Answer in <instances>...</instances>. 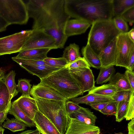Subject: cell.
Returning a JSON list of instances; mask_svg holds the SVG:
<instances>
[{"instance_id":"cell-1","label":"cell","mask_w":134,"mask_h":134,"mask_svg":"<svg viewBox=\"0 0 134 134\" xmlns=\"http://www.w3.org/2000/svg\"><path fill=\"white\" fill-rule=\"evenodd\" d=\"M26 5L29 17L34 20L32 30H43L55 39L57 48H63L68 38L65 27L71 18L65 0H30Z\"/></svg>"},{"instance_id":"cell-2","label":"cell","mask_w":134,"mask_h":134,"mask_svg":"<svg viewBox=\"0 0 134 134\" xmlns=\"http://www.w3.org/2000/svg\"><path fill=\"white\" fill-rule=\"evenodd\" d=\"M65 7L71 18L92 23L113 18L112 0H65Z\"/></svg>"},{"instance_id":"cell-3","label":"cell","mask_w":134,"mask_h":134,"mask_svg":"<svg viewBox=\"0 0 134 134\" xmlns=\"http://www.w3.org/2000/svg\"><path fill=\"white\" fill-rule=\"evenodd\" d=\"M40 83L54 90L67 100L83 95L84 93L67 66L40 79Z\"/></svg>"},{"instance_id":"cell-4","label":"cell","mask_w":134,"mask_h":134,"mask_svg":"<svg viewBox=\"0 0 134 134\" xmlns=\"http://www.w3.org/2000/svg\"><path fill=\"white\" fill-rule=\"evenodd\" d=\"M87 44L98 55L101 51L121 33L113 19L93 23Z\"/></svg>"},{"instance_id":"cell-5","label":"cell","mask_w":134,"mask_h":134,"mask_svg":"<svg viewBox=\"0 0 134 134\" xmlns=\"http://www.w3.org/2000/svg\"><path fill=\"white\" fill-rule=\"evenodd\" d=\"M34 98L39 111L53 124L61 134H65L68 126L69 119L66 110V100Z\"/></svg>"},{"instance_id":"cell-6","label":"cell","mask_w":134,"mask_h":134,"mask_svg":"<svg viewBox=\"0 0 134 134\" xmlns=\"http://www.w3.org/2000/svg\"><path fill=\"white\" fill-rule=\"evenodd\" d=\"M0 15L9 25L25 24L29 18L26 4L21 0H0Z\"/></svg>"},{"instance_id":"cell-7","label":"cell","mask_w":134,"mask_h":134,"mask_svg":"<svg viewBox=\"0 0 134 134\" xmlns=\"http://www.w3.org/2000/svg\"><path fill=\"white\" fill-rule=\"evenodd\" d=\"M32 30L22 31L0 38V56L20 52Z\"/></svg>"},{"instance_id":"cell-8","label":"cell","mask_w":134,"mask_h":134,"mask_svg":"<svg viewBox=\"0 0 134 134\" xmlns=\"http://www.w3.org/2000/svg\"><path fill=\"white\" fill-rule=\"evenodd\" d=\"M27 39L21 51L31 49L49 48L57 49L55 39L41 30H34Z\"/></svg>"},{"instance_id":"cell-9","label":"cell","mask_w":134,"mask_h":134,"mask_svg":"<svg viewBox=\"0 0 134 134\" xmlns=\"http://www.w3.org/2000/svg\"><path fill=\"white\" fill-rule=\"evenodd\" d=\"M117 58L116 66L126 69L132 52L134 51V42L127 33H120L116 37Z\"/></svg>"},{"instance_id":"cell-10","label":"cell","mask_w":134,"mask_h":134,"mask_svg":"<svg viewBox=\"0 0 134 134\" xmlns=\"http://www.w3.org/2000/svg\"><path fill=\"white\" fill-rule=\"evenodd\" d=\"M69 70L78 82L84 93L89 91L95 86L94 76L90 68Z\"/></svg>"},{"instance_id":"cell-11","label":"cell","mask_w":134,"mask_h":134,"mask_svg":"<svg viewBox=\"0 0 134 134\" xmlns=\"http://www.w3.org/2000/svg\"><path fill=\"white\" fill-rule=\"evenodd\" d=\"M98 126L87 124L75 118H69L68 127L65 134H100Z\"/></svg>"},{"instance_id":"cell-12","label":"cell","mask_w":134,"mask_h":134,"mask_svg":"<svg viewBox=\"0 0 134 134\" xmlns=\"http://www.w3.org/2000/svg\"><path fill=\"white\" fill-rule=\"evenodd\" d=\"M30 95L33 98L53 100H67L61 94L52 88L40 83L34 85L31 88Z\"/></svg>"},{"instance_id":"cell-13","label":"cell","mask_w":134,"mask_h":134,"mask_svg":"<svg viewBox=\"0 0 134 134\" xmlns=\"http://www.w3.org/2000/svg\"><path fill=\"white\" fill-rule=\"evenodd\" d=\"M92 24L91 22L82 19L74 18L70 19L66 24L65 34L68 38L82 34L86 31Z\"/></svg>"},{"instance_id":"cell-14","label":"cell","mask_w":134,"mask_h":134,"mask_svg":"<svg viewBox=\"0 0 134 134\" xmlns=\"http://www.w3.org/2000/svg\"><path fill=\"white\" fill-rule=\"evenodd\" d=\"M116 37L98 55L102 67L116 65L117 58Z\"/></svg>"},{"instance_id":"cell-15","label":"cell","mask_w":134,"mask_h":134,"mask_svg":"<svg viewBox=\"0 0 134 134\" xmlns=\"http://www.w3.org/2000/svg\"><path fill=\"white\" fill-rule=\"evenodd\" d=\"M33 120L35 127L42 134H61L53 124L39 111Z\"/></svg>"},{"instance_id":"cell-16","label":"cell","mask_w":134,"mask_h":134,"mask_svg":"<svg viewBox=\"0 0 134 134\" xmlns=\"http://www.w3.org/2000/svg\"><path fill=\"white\" fill-rule=\"evenodd\" d=\"M14 101L24 113L33 120L36 113L39 111L35 98L30 96H21Z\"/></svg>"},{"instance_id":"cell-17","label":"cell","mask_w":134,"mask_h":134,"mask_svg":"<svg viewBox=\"0 0 134 134\" xmlns=\"http://www.w3.org/2000/svg\"><path fill=\"white\" fill-rule=\"evenodd\" d=\"M20 66L30 74L38 77L40 79L44 78L53 72L60 68L48 66L19 64Z\"/></svg>"},{"instance_id":"cell-18","label":"cell","mask_w":134,"mask_h":134,"mask_svg":"<svg viewBox=\"0 0 134 134\" xmlns=\"http://www.w3.org/2000/svg\"><path fill=\"white\" fill-rule=\"evenodd\" d=\"M69 118H75L87 124L95 125L97 117L88 108L81 107L78 110L68 115Z\"/></svg>"},{"instance_id":"cell-19","label":"cell","mask_w":134,"mask_h":134,"mask_svg":"<svg viewBox=\"0 0 134 134\" xmlns=\"http://www.w3.org/2000/svg\"><path fill=\"white\" fill-rule=\"evenodd\" d=\"M70 100L78 104H85L89 105L100 102L114 101L111 97L93 93L88 94L79 97L74 98Z\"/></svg>"},{"instance_id":"cell-20","label":"cell","mask_w":134,"mask_h":134,"mask_svg":"<svg viewBox=\"0 0 134 134\" xmlns=\"http://www.w3.org/2000/svg\"><path fill=\"white\" fill-rule=\"evenodd\" d=\"M51 50V49L49 48H42L21 51L16 57L18 58L43 60L47 57V54Z\"/></svg>"},{"instance_id":"cell-21","label":"cell","mask_w":134,"mask_h":134,"mask_svg":"<svg viewBox=\"0 0 134 134\" xmlns=\"http://www.w3.org/2000/svg\"><path fill=\"white\" fill-rule=\"evenodd\" d=\"M83 58L89 64L90 67L96 69L102 67L101 63L99 57L91 49L89 45L87 44L82 49Z\"/></svg>"},{"instance_id":"cell-22","label":"cell","mask_w":134,"mask_h":134,"mask_svg":"<svg viewBox=\"0 0 134 134\" xmlns=\"http://www.w3.org/2000/svg\"><path fill=\"white\" fill-rule=\"evenodd\" d=\"M8 114L13 115L15 118L25 124L27 127H35L33 120L30 118L19 107L14 101L12 103Z\"/></svg>"},{"instance_id":"cell-23","label":"cell","mask_w":134,"mask_h":134,"mask_svg":"<svg viewBox=\"0 0 134 134\" xmlns=\"http://www.w3.org/2000/svg\"><path fill=\"white\" fill-rule=\"evenodd\" d=\"M109 81L110 83L115 86L119 91L133 90L124 74L117 72L114 74Z\"/></svg>"},{"instance_id":"cell-24","label":"cell","mask_w":134,"mask_h":134,"mask_svg":"<svg viewBox=\"0 0 134 134\" xmlns=\"http://www.w3.org/2000/svg\"><path fill=\"white\" fill-rule=\"evenodd\" d=\"M134 6V0H112L113 17L120 16L125 11Z\"/></svg>"},{"instance_id":"cell-25","label":"cell","mask_w":134,"mask_h":134,"mask_svg":"<svg viewBox=\"0 0 134 134\" xmlns=\"http://www.w3.org/2000/svg\"><path fill=\"white\" fill-rule=\"evenodd\" d=\"M16 75L15 71L12 70L5 75L3 79L8 90L10 101L19 92L15 81Z\"/></svg>"},{"instance_id":"cell-26","label":"cell","mask_w":134,"mask_h":134,"mask_svg":"<svg viewBox=\"0 0 134 134\" xmlns=\"http://www.w3.org/2000/svg\"><path fill=\"white\" fill-rule=\"evenodd\" d=\"M119 90L115 86L109 83L99 86H95L88 91V94L93 93L112 97Z\"/></svg>"},{"instance_id":"cell-27","label":"cell","mask_w":134,"mask_h":134,"mask_svg":"<svg viewBox=\"0 0 134 134\" xmlns=\"http://www.w3.org/2000/svg\"><path fill=\"white\" fill-rule=\"evenodd\" d=\"M79 49V46L75 43L70 44L65 48L62 57L65 59L68 64L80 57Z\"/></svg>"},{"instance_id":"cell-28","label":"cell","mask_w":134,"mask_h":134,"mask_svg":"<svg viewBox=\"0 0 134 134\" xmlns=\"http://www.w3.org/2000/svg\"><path fill=\"white\" fill-rule=\"evenodd\" d=\"M11 101L7 88L3 79L0 80V112L11 106Z\"/></svg>"},{"instance_id":"cell-29","label":"cell","mask_w":134,"mask_h":134,"mask_svg":"<svg viewBox=\"0 0 134 134\" xmlns=\"http://www.w3.org/2000/svg\"><path fill=\"white\" fill-rule=\"evenodd\" d=\"M26 125L16 118H7L4 121L2 127L7 129L13 132L23 131L26 128Z\"/></svg>"},{"instance_id":"cell-30","label":"cell","mask_w":134,"mask_h":134,"mask_svg":"<svg viewBox=\"0 0 134 134\" xmlns=\"http://www.w3.org/2000/svg\"><path fill=\"white\" fill-rule=\"evenodd\" d=\"M96 80L97 84H102L109 81L114 74L115 69L114 66L101 67Z\"/></svg>"},{"instance_id":"cell-31","label":"cell","mask_w":134,"mask_h":134,"mask_svg":"<svg viewBox=\"0 0 134 134\" xmlns=\"http://www.w3.org/2000/svg\"><path fill=\"white\" fill-rule=\"evenodd\" d=\"M31 80L25 79L18 80L17 85L18 92L22 93L21 96H30L32 85L30 83Z\"/></svg>"},{"instance_id":"cell-32","label":"cell","mask_w":134,"mask_h":134,"mask_svg":"<svg viewBox=\"0 0 134 134\" xmlns=\"http://www.w3.org/2000/svg\"><path fill=\"white\" fill-rule=\"evenodd\" d=\"M48 66L54 68H61L67 66L68 63L63 57L54 58L47 57L43 60Z\"/></svg>"},{"instance_id":"cell-33","label":"cell","mask_w":134,"mask_h":134,"mask_svg":"<svg viewBox=\"0 0 134 134\" xmlns=\"http://www.w3.org/2000/svg\"><path fill=\"white\" fill-rule=\"evenodd\" d=\"M129 101H122L118 105L117 110L115 115L116 121L120 122L125 118Z\"/></svg>"},{"instance_id":"cell-34","label":"cell","mask_w":134,"mask_h":134,"mask_svg":"<svg viewBox=\"0 0 134 134\" xmlns=\"http://www.w3.org/2000/svg\"><path fill=\"white\" fill-rule=\"evenodd\" d=\"M112 19L116 27L121 33L128 32L129 26L127 23L120 16L113 17Z\"/></svg>"},{"instance_id":"cell-35","label":"cell","mask_w":134,"mask_h":134,"mask_svg":"<svg viewBox=\"0 0 134 134\" xmlns=\"http://www.w3.org/2000/svg\"><path fill=\"white\" fill-rule=\"evenodd\" d=\"M12 60L19 64H24L31 65L48 66L47 63L43 60H38L23 58H18L16 57L12 58Z\"/></svg>"},{"instance_id":"cell-36","label":"cell","mask_w":134,"mask_h":134,"mask_svg":"<svg viewBox=\"0 0 134 134\" xmlns=\"http://www.w3.org/2000/svg\"><path fill=\"white\" fill-rule=\"evenodd\" d=\"M132 91L124 90L118 91L111 97L112 99L115 101L117 106L119 103L123 101L129 100Z\"/></svg>"},{"instance_id":"cell-37","label":"cell","mask_w":134,"mask_h":134,"mask_svg":"<svg viewBox=\"0 0 134 134\" xmlns=\"http://www.w3.org/2000/svg\"><path fill=\"white\" fill-rule=\"evenodd\" d=\"M69 69H77L84 68H90L88 63L83 57H80L67 66Z\"/></svg>"},{"instance_id":"cell-38","label":"cell","mask_w":134,"mask_h":134,"mask_svg":"<svg viewBox=\"0 0 134 134\" xmlns=\"http://www.w3.org/2000/svg\"><path fill=\"white\" fill-rule=\"evenodd\" d=\"M134 118V90H133L129 101L125 118L126 120Z\"/></svg>"},{"instance_id":"cell-39","label":"cell","mask_w":134,"mask_h":134,"mask_svg":"<svg viewBox=\"0 0 134 134\" xmlns=\"http://www.w3.org/2000/svg\"><path fill=\"white\" fill-rule=\"evenodd\" d=\"M117 110V104L115 101L110 102L100 112L104 115H115Z\"/></svg>"},{"instance_id":"cell-40","label":"cell","mask_w":134,"mask_h":134,"mask_svg":"<svg viewBox=\"0 0 134 134\" xmlns=\"http://www.w3.org/2000/svg\"><path fill=\"white\" fill-rule=\"evenodd\" d=\"M120 16L127 23L132 25L134 22V6L126 10Z\"/></svg>"},{"instance_id":"cell-41","label":"cell","mask_w":134,"mask_h":134,"mask_svg":"<svg viewBox=\"0 0 134 134\" xmlns=\"http://www.w3.org/2000/svg\"><path fill=\"white\" fill-rule=\"evenodd\" d=\"M81 106L79 104L76 103L69 100H66L65 103V108L66 113L68 115L70 113L78 110Z\"/></svg>"},{"instance_id":"cell-42","label":"cell","mask_w":134,"mask_h":134,"mask_svg":"<svg viewBox=\"0 0 134 134\" xmlns=\"http://www.w3.org/2000/svg\"><path fill=\"white\" fill-rule=\"evenodd\" d=\"M133 90H134V72L127 69L125 73Z\"/></svg>"},{"instance_id":"cell-43","label":"cell","mask_w":134,"mask_h":134,"mask_svg":"<svg viewBox=\"0 0 134 134\" xmlns=\"http://www.w3.org/2000/svg\"><path fill=\"white\" fill-rule=\"evenodd\" d=\"M111 102L112 101L100 102L91 104L89 105L92 108L100 111Z\"/></svg>"},{"instance_id":"cell-44","label":"cell","mask_w":134,"mask_h":134,"mask_svg":"<svg viewBox=\"0 0 134 134\" xmlns=\"http://www.w3.org/2000/svg\"><path fill=\"white\" fill-rule=\"evenodd\" d=\"M9 25L6 20L0 15V32L5 31Z\"/></svg>"},{"instance_id":"cell-45","label":"cell","mask_w":134,"mask_h":134,"mask_svg":"<svg viewBox=\"0 0 134 134\" xmlns=\"http://www.w3.org/2000/svg\"><path fill=\"white\" fill-rule=\"evenodd\" d=\"M134 51L132 53L130 57L128 66L126 69L127 70L134 71Z\"/></svg>"},{"instance_id":"cell-46","label":"cell","mask_w":134,"mask_h":134,"mask_svg":"<svg viewBox=\"0 0 134 134\" xmlns=\"http://www.w3.org/2000/svg\"><path fill=\"white\" fill-rule=\"evenodd\" d=\"M11 106L4 110L0 112V122H3L7 118V115L8 114Z\"/></svg>"},{"instance_id":"cell-47","label":"cell","mask_w":134,"mask_h":134,"mask_svg":"<svg viewBox=\"0 0 134 134\" xmlns=\"http://www.w3.org/2000/svg\"><path fill=\"white\" fill-rule=\"evenodd\" d=\"M128 134H134V118L131 119L128 124Z\"/></svg>"},{"instance_id":"cell-48","label":"cell","mask_w":134,"mask_h":134,"mask_svg":"<svg viewBox=\"0 0 134 134\" xmlns=\"http://www.w3.org/2000/svg\"><path fill=\"white\" fill-rule=\"evenodd\" d=\"M17 134H42L37 129L35 130H27Z\"/></svg>"},{"instance_id":"cell-49","label":"cell","mask_w":134,"mask_h":134,"mask_svg":"<svg viewBox=\"0 0 134 134\" xmlns=\"http://www.w3.org/2000/svg\"><path fill=\"white\" fill-rule=\"evenodd\" d=\"M127 33L129 38L132 41L134 42V29L133 28H132Z\"/></svg>"},{"instance_id":"cell-50","label":"cell","mask_w":134,"mask_h":134,"mask_svg":"<svg viewBox=\"0 0 134 134\" xmlns=\"http://www.w3.org/2000/svg\"><path fill=\"white\" fill-rule=\"evenodd\" d=\"M5 70L0 67V80L3 79L5 76Z\"/></svg>"},{"instance_id":"cell-51","label":"cell","mask_w":134,"mask_h":134,"mask_svg":"<svg viewBox=\"0 0 134 134\" xmlns=\"http://www.w3.org/2000/svg\"><path fill=\"white\" fill-rule=\"evenodd\" d=\"M4 130V129L2 127L0 130V134H3Z\"/></svg>"},{"instance_id":"cell-52","label":"cell","mask_w":134,"mask_h":134,"mask_svg":"<svg viewBox=\"0 0 134 134\" xmlns=\"http://www.w3.org/2000/svg\"><path fill=\"white\" fill-rule=\"evenodd\" d=\"M3 123V122H0V130L1 127H2Z\"/></svg>"},{"instance_id":"cell-53","label":"cell","mask_w":134,"mask_h":134,"mask_svg":"<svg viewBox=\"0 0 134 134\" xmlns=\"http://www.w3.org/2000/svg\"><path fill=\"white\" fill-rule=\"evenodd\" d=\"M114 134H124V133H115Z\"/></svg>"}]
</instances>
